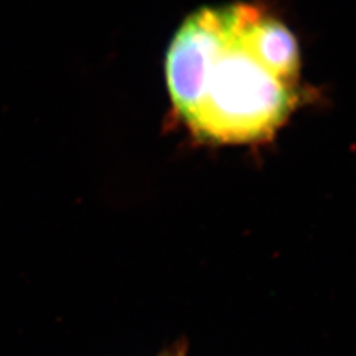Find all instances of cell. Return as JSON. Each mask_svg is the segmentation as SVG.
Here are the masks:
<instances>
[{
  "label": "cell",
  "instance_id": "1",
  "mask_svg": "<svg viewBox=\"0 0 356 356\" xmlns=\"http://www.w3.org/2000/svg\"><path fill=\"white\" fill-rule=\"evenodd\" d=\"M166 83L178 114L216 143L268 139L292 111L300 72L291 29L248 3L202 7L178 28L166 53Z\"/></svg>",
  "mask_w": 356,
  "mask_h": 356
}]
</instances>
